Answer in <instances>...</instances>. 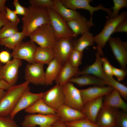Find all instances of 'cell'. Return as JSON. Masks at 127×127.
<instances>
[{
    "label": "cell",
    "instance_id": "ffe728a7",
    "mask_svg": "<svg viewBox=\"0 0 127 127\" xmlns=\"http://www.w3.org/2000/svg\"><path fill=\"white\" fill-rule=\"evenodd\" d=\"M103 96L99 97L84 104L81 112L92 122L95 123L99 112L102 107Z\"/></svg>",
    "mask_w": 127,
    "mask_h": 127
},
{
    "label": "cell",
    "instance_id": "83f0119b",
    "mask_svg": "<svg viewBox=\"0 0 127 127\" xmlns=\"http://www.w3.org/2000/svg\"><path fill=\"white\" fill-rule=\"evenodd\" d=\"M62 66L55 58L49 63L45 72L46 85L53 84L57 78Z\"/></svg>",
    "mask_w": 127,
    "mask_h": 127
},
{
    "label": "cell",
    "instance_id": "8fae6325",
    "mask_svg": "<svg viewBox=\"0 0 127 127\" xmlns=\"http://www.w3.org/2000/svg\"><path fill=\"white\" fill-rule=\"evenodd\" d=\"M22 64L21 60L14 58L5 65L0 63V75L2 79L11 86L16 82L19 68Z\"/></svg>",
    "mask_w": 127,
    "mask_h": 127
},
{
    "label": "cell",
    "instance_id": "2e32d148",
    "mask_svg": "<svg viewBox=\"0 0 127 127\" xmlns=\"http://www.w3.org/2000/svg\"><path fill=\"white\" fill-rule=\"evenodd\" d=\"M63 4L66 7L70 9L76 10L77 9H82L89 11L90 17H92L93 13L95 11L102 10L107 13L109 11V9L105 8L102 4L96 7L91 6L90 3L92 0H60Z\"/></svg>",
    "mask_w": 127,
    "mask_h": 127
},
{
    "label": "cell",
    "instance_id": "277c9868",
    "mask_svg": "<svg viewBox=\"0 0 127 127\" xmlns=\"http://www.w3.org/2000/svg\"><path fill=\"white\" fill-rule=\"evenodd\" d=\"M29 36L30 40L39 46L45 48H53L56 41L54 31L50 24L40 26Z\"/></svg>",
    "mask_w": 127,
    "mask_h": 127
},
{
    "label": "cell",
    "instance_id": "d6986e66",
    "mask_svg": "<svg viewBox=\"0 0 127 127\" xmlns=\"http://www.w3.org/2000/svg\"><path fill=\"white\" fill-rule=\"evenodd\" d=\"M67 25L76 37L82 35L89 31L90 28L94 26L93 18H90L88 20L84 16H82L77 19L66 22Z\"/></svg>",
    "mask_w": 127,
    "mask_h": 127
},
{
    "label": "cell",
    "instance_id": "7bdbcfd3",
    "mask_svg": "<svg viewBox=\"0 0 127 127\" xmlns=\"http://www.w3.org/2000/svg\"><path fill=\"white\" fill-rule=\"evenodd\" d=\"M123 32L127 33V19H126L119 23L116 27L114 33Z\"/></svg>",
    "mask_w": 127,
    "mask_h": 127
},
{
    "label": "cell",
    "instance_id": "8d00e7d4",
    "mask_svg": "<svg viewBox=\"0 0 127 127\" xmlns=\"http://www.w3.org/2000/svg\"><path fill=\"white\" fill-rule=\"evenodd\" d=\"M116 127H127V111L119 110L116 121Z\"/></svg>",
    "mask_w": 127,
    "mask_h": 127
},
{
    "label": "cell",
    "instance_id": "6da1fadb",
    "mask_svg": "<svg viewBox=\"0 0 127 127\" xmlns=\"http://www.w3.org/2000/svg\"><path fill=\"white\" fill-rule=\"evenodd\" d=\"M22 31L25 37L29 35L40 26L50 24L47 9L30 5L21 19Z\"/></svg>",
    "mask_w": 127,
    "mask_h": 127
},
{
    "label": "cell",
    "instance_id": "7dc6e473",
    "mask_svg": "<svg viewBox=\"0 0 127 127\" xmlns=\"http://www.w3.org/2000/svg\"><path fill=\"white\" fill-rule=\"evenodd\" d=\"M52 127H70L66 125L65 123L60 119L55 122L52 125Z\"/></svg>",
    "mask_w": 127,
    "mask_h": 127
},
{
    "label": "cell",
    "instance_id": "f35d334b",
    "mask_svg": "<svg viewBox=\"0 0 127 127\" xmlns=\"http://www.w3.org/2000/svg\"><path fill=\"white\" fill-rule=\"evenodd\" d=\"M0 127H19L13 119L9 116H0Z\"/></svg>",
    "mask_w": 127,
    "mask_h": 127
},
{
    "label": "cell",
    "instance_id": "b9f144b4",
    "mask_svg": "<svg viewBox=\"0 0 127 127\" xmlns=\"http://www.w3.org/2000/svg\"><path fill=\"white\" fill-rule=\"evenodd\" d=\"M13 5L15 8L14 10L16 14L24 16L25 14L27 8L24 7L20 4L18 0H14L13 3Z\"/></svg>",
    "mask_w": 127,
    "mask_h": 127
},
{
    "label": "cell",
    "instance_id": "60d3db41",
    "mask_svg": "<svg viewBox=\"0 0 127 127\" xmlns=\"http://www.w3.org/2000/svg\"><path fill=\"white\" fill-rule=\"evenodd\" d=\"M112 70L113 75L116 77L118 81H121L125 79L127 75V72L125 70L121 68H116L113 66Z\"/></svg>",
    "mask_w": 127,
    "mask_h": 127
},
{
    "label": "cell",
    "instance_id": "4316f807",
    "mask_svg": "<svg viewBox=\"0 0 127 127\" xmlns=\"http://www.w3.org/2000/svg\"><path fill=\"white\" fill-rule=\"evenodd\" d=\"M29 114L38 113L44 115L56 114V110L48 106L44 101L42 98L37 100L31 106L24 110Z\"/></svg>",
    "mask_w": 127,
    "mask_h": 127
},
{
    "label": "cell",
    "instance_id": "c3c4849f",
    "mask_svg": "<svg viewBox=\"0 0 127 127\" xmlns=\"http://www.w3.org/2000/svg\"><path fill=\"white\" fill-rule=\"evenodd\" d=\"M6 0H0V13L6 12L5 3Z\"/></svg>",
    "mask_w": 127,
    "mask_h": 127
},
{
    "label": "cell",
    "instance_id": "f546056e",
    "mask_svg": "<svg viewBox=\"0 0 127 127\" xmlns=\"http://www.w3.org/2000/svg\"><path fill=\"white\" fill-rule=\"evenodd\" d=\"M25 37L22 31L18 32L9 37L0 40V45L13 50Z\"/></svg>",
    "mask_w": 127,
    "mask_h": 127
},
{
    "label": "cell",
    "instance_id": "e0dca14e",
    "mask_svg": "<svg viewBox=\"0 0 127 127\" xmlns=\"http://www.w3.org/2000/svg\"><path fill=\"white\" fill-rule=\"evenodd\" d=\"M114 89L113 87L109 86H94L86 89H80V91L84 105L89 101L108 94Z\"/></svg>",
    "mask_w": 127,
    "mask_h": 127
},
{
    "label": "cell",
    "instance_id": "5bb4252c",
    "mask_svg": "<svg viewBox=\"0 0 127 127\" xmlns=\"http://www.w3.org/2000/svg\"><path fill=\"white\" fill-rule=\"evenodd\" d=\"M44 92L34 93L31 92L28 87L23 93L14 109L9 115L13 119L16 115L22 110L29 107L38 99L42 98Z\"/></svg>",
    "mask_w": 127,
    "mask_h": 127
},
{
    "label": "cell",
    "instance_id": "52a82bcc",
    "mask_svg": "<svg viewBox=\"0 0 127 127\" xmlns=\"http://www.w3.org/2000/svg\"><path fill=\"white\" fill-rule=\"evenodd\" d=\"M64 96V104L74 109L80 111L84 104L80 90L73 84L68 82L62 86Z\"/></svg>",
    "mask_w": 127,
    "mask_h": 127
},
{
    "label": "cell",
    "instance_id": "4fadbf2b",
    "mask_svg": "<svg viewBox=\"0 0 127 127\" xmlns=\"http://www.w3.org/2000/svg\"><path fill=\"white\" fill-rule=\"evenodd\" d=\"M37 47L35 43L31 40L22 42L13 49L11 56L14 59L26 60L28 63H35L33 57Z\"/></svg>",
    "mask_w": 127,
    "mask_h": 127
},
{
    "label": "cell",
    "instance_id": "ba28073f",
    "mask_svg": "<svg viewBox=\"0 0 127 127\" xmlns=\"http://www.w3.org/2000/svg\"><path fill=\"white\" fill-rule=\"evenodd\" d=\"M108 42L121 68L126 71L127 64V42L122 41L118 37H111Z\"/></svg>",
    "mask_w": 127,
    "mask_h": 127
},
{
    "label": "cell",
    "instance_id": "cb8c5ba5",
    "mask_svg": "<svg viewBox=\"0 0 127 127\" xmlns=\"http://www.w3.org/2000/svg\"><path fill=\"white\" fill-rule=\"evenodd\" d=\"M79 71L78 67H73L68 60L62 66L55 81L56 84L63 86L73 76H75Z\"/></svg>",
    "mask_w": 127,
    "mask_h": 127
},
{
    "label": "cell",
    "instance_id": "7402d4cb",
    "mask_svg": "<svg viewBox=\"0 0 127 127\" xmlns=\"http://www.w3.org/2000/svg\"><path fill=\"white\" fill-rule=\"evenodd\" d=\"M103 105L127 111V104L123 99L119 93L114 88L109 94L105 96Z\"/></svg>",
    "mask_w": 127,
    "mask_h": 127
},
{
    "label": "cell",
    "instance_id": "681fc988",
    "mask_svg": "<svg viewBox=\"0 0 127 127\" xmlns=\"http://www.w3.org/2000/svg\"><path fill=\"white\" fill-rule=\"evenodd\" d=\"M6 92L4 90L0 89V100L4 96Z\"/></svg>",
    "mask_w": 127,
    "mask_h": 127
},
{
    "label": "cell",
    "instance_id": "e575fe53",
    "mask_svg": "<svg viewBox=\"0 0 127 127\" xmlns=\"http://www.w3.org/2000/svg\"><path fill=\"white\" fill-rule=\"evenodd\" d=\"M53 0H30L29 1L30 5L32 6L51 8L54 3Z\"/></svg>",
    "mask_w": 127,
    "mask_h": 127
},
{
    "label": "cell",
    "instance_id": "74e56055",
    "mask_svg": "<svg viewBox=\"0 0 127 127\" xmlns=\"http://www.w3.org/2000/svg\"><path fill=\"white\" fill-rule=\"evenodd\" d=\"M6 16L9 21L12 23L17 26L20 21V19L14 10H11L5 6Z\"/></svg>",
    "mask_w": 127,
    "mask_h": 127
},
{
    "label": "cell",
    "instance_id": "f6af8a7d",
    "mask_svg": "<svg viewBox=\"0 0 127 127\" xmlns=\"http://www.w3.org/2000/svg\"><path fill=\"white\" fill-rule=\"evenodd\" d=\"M6 12L0 13V28L9 22L6 16Z\"/></svg>",
    "mask_w": 127,
    "mask_h": 127
},
{
    "label": "cell",
    "instance_id": "7c38bea8",
    "mask_svg": "<svg viewBox=\"0 0 127 127\" xmlns=\"http://www.w3.org/2000/svg\"><path fill=\"white\" fill-rule=\"evenodd\" d=\"M44 65L43 64L36 62L27 64L25 70L26 81L36 85H45Z\"/></svg>",
    "mask_w": 127,
    "mask_h": 127
},
{
    "label": "cell",
    "instance_id": "7a4b0ae2",
    "mask_svg": "<svg viewBox=\"0 0 127 127\" xmlns=\"http://www.w3.org/2000/svg\"><path fill=\"white\" fill-rule=\"evenodd\" d=\"M29 83L25 81L19 84L11 86L7 90L4 96L0 100V116L9 115Z\"/></svg>",
    "mask_w": 127,
    "mask_h": 127
},
{
    "label": "cell",
    "instance_id": "603a6c76",
    "mask_svg": "<svg viewBox=\"0 0 127 127\" xmlns=\"http://www.w3.org/2000/svg\"><path fill=\"white\" fill-rule=\"evenodd\" d=\"M51 9L59 14L66 22L79 18L82 15L76 10L66 7L60 0H54Z\"/></svg>",
    "mask_w": 127,
    "mask_h": 127
},
{
    "label": "cell",
    "instance_id": "816d5d0a",
    "mask_svg": "<svg viewBox=\"0 0 127 127\" xmlns=\"http://www.w3.org/2000/svg\"></svg>",
    "mask_w": 127,
    "mask_h": 127
},
{
    "label": "cell",
    "instance_id": "ac0fdd59",
    "mask_svg": "<svg viewBox=\"0 0 127 127\" xmlns=\"http://www.w3.org/2000/svg\"><path fill=\"white\" fill-rule=\"evenodd\" d=\"M97 52L95 60L92 64L88 65L79 71L75 77L83 74H89L98 77L104 81L107 79L108 76L104 73L103 70L102 57Z\"/></svg>",
    "mask_w": 127,
    "mask_h": 127
},
{
    "label": "cell",
    "instance_id": "9a60e30c",
    "mask_svg": "<svg viewBox=\"0 0 127 127\" xmlns=\"http://www.w3.org/2000/svg\"><path fill=\"white\" fill-rule=\"evenodd\" d=\"M118 109L103 105L97 116L95 123L98 127H116Z\"/></svg>",
    "mask_w": 127,
    "mask_h": 127
},
{
    "label": "cell",
    "instance_id": "44dd1931",
    "mask_svg": "<svg viewBox=\"0 0 127 127\" xmlns=\"http://www.w3.org/2000/svg\"><path fill=\"white\" fill-rule=\"evenodd\" d=\"M56 114L65 123L74 121L86 117L80 111L64 104L56 111Z\"/></svg>",
    "mask_w": 127,
    "mask_h": 127
},
{
    "label": "cell",
    "instance_id": "8992f818",
    "mask_svg": "<svg viewBox=\"0 0 127 127\" xmlns=\"http://www.w3.org/2000/svg\"><path fill=\"white\" fill-rule=\"evenodd\" d=\"M59 119L56 114H29L25 116L21 124L23 127H52L53 123Z\"/></svg>",
    "mask_w": 127,
    "mask_h": 127
},
{
    "label": "cell",
    "instance_id": "484cf974",
    "mask_svg": "<svg viewBox=\"0 0 127 127\" xmlns=\"http://www.w3.org/2000/svg\"><path fill=\"white\" fill-rule=\"evenodd\" d=\"M33 58L35 62L48 65L54 58L53 48L37 46Z\"/></svg>",
    "mask_w": 127,
    "mask_h": 127
},
{
    "label": "cell",
    "instance_id": "4dcf8cb0",
    "mask_svg": "<svg viewBox=\"0 0 127 127\" xmlns=\"http://www.w3.org/2000/svg\"><path fill=\"white\" fill-rule=\"evenodd\" d=\"M106 85L111 86L117 90L123 99L127 100V87L124 84L119 82L113 78L109 76L107 79L104 81Z\"/></svg>",
    "mask_w": 127,
    "mask_h": 127
},
{
    "label": "cell",
    "instance_id": "d6a6232c",
    "mask_svg": "<svg viewBox=\"0 0 127 127\" xmlns=\"http://www.w3.org/2000/svg\"><path fill=\"white\" fill-rule=\"evenodd\" d=\"M65 123L70 127H98L86 117L77 120Z\"/></svg>",
    "mask_w": 127,
    "mask_h": 127
},
{
    "label": "cell",
    "instance_id": "ab89813d",
    "mask_svg": "<svg viewBox=\"0 0 127 127\" xmlns=\"http://www.w3.org/2000/svg\"><path fill=\"white\" fill-rule=\"evenodd\" d=\"M102 68L104 72L108 76H112V66L111 65L107 58L106 57H102Z\"/></svg>",
    "mask_w": 127,
    "mask_h": 127
},
{
    "label": "cell",
    "instance_id": "9c48e42d",
    "mask_svg": "<svg viewBox=\"0 0 127 127\" xmlns=\"http://www.w3.org/2000/svg\"><path fill=\"white\" fill-rule=\"evenodd\" d=\"M42 99L48 106L56 110L64 104V96L62 86L56 84L44 92Z\"/></svg>",
    "mask_w": 127,
    "mask_h": 127
},
{
    "label": "cell",
    "instance_id": "ee69618b",
    "mask_svg": "<svg viewBox=\"0 0 127 127\" xmlns=\"http://www.w3.org/2000/svg\"><path fill=\"white\" fill-rule=\"evenodd\" d=\"M11 56L8 52L2 51L0 52V63H7L10 61Z\"/></svg>",
    "mask_w": 127,
    "mask_h": 127
},
{
    "label": "cell",
    "instance_id": "f1b7e54d",
    "mask_svg": "<svg viewBox=\"0 0 127 127\" xmlns=\"http://www.w3.org/2000/svg\"><path fill=\"white\" fill-rule=\"evenodd\" d=\"M94 37L88 31L82 35L81 36L74 42V49L83 52L86 48L94 44Z\"/></svg>",
    "mask_w": 127,
    "mask_h": 127
},
{
    "label": "cell",
    "instance_id": "bcb514c9",
    "mask_svg": "<svg viewBox=\"0 0 127 127\" xmlns=\"http://www.w3.org/2000/svg\"><path fill=\"white\" fill-rule=\"evenodd\" d=\"M11 86L4 79H0V89L7 90Z\"/></svg>",
    "mask_w": 127,
    "mask_h": 127
},
{
    "label": "cell",
    "instance_id": "5b68a950",
    "mask_svg": "<svg viewBox=\"0 0 127 127\" xmlns=\"http://www.w3.org/2000/svg\"><path fill=\"white\" fill-rule=\"evenodd\" d=\"M47 9L50 24L54 31L56 40L62 38L72 39L76 37L64 20L51 8Z\"/></svg>",
    "mask_w": 127,
    "mask_h": 127
},
{
    "label": "cell",
    "instance_id": "30bf717a",
    "mask_svg": "<svg viewBox=\"0 0 127 127\" xmlns=\"http://www.w3.org/2000/svg\"><path fill=\"white\" fill-rule=\"evenodd\" d=\"M74 41L72 39L62 38L56 40L53 48L54 58L62 66L68 60L74 49Z\"/></svg>",
    "mask_w": 127,
    "mask_h": 127
},
{
    "label": "cell",
    "instance_id": "f907efd6",
    "mask_svg": "<svg viewBox=\"0 0 127 127\" xmlns=\"http://www.w3.org/2000/svg\"><path fill=\"white\" fill-rule=\"evenodd\" d=\"M2 79V78L1 75H0V79Z\"/></svg>",
    "mask_w": 127,
    "mask_h": 127
},
{
    "label": "cell",
    "instance_id": "d4e9b609",
    "mask_svg": "<svg viewBox=\"0 0 127 127\" xmlns=\"http://www.w3.org/2000/svg\"><path fill=\"white\" fill-rule=\"evenodd\" d=\"M71 78L68 82L76 84L81 87L88 85L104 86L106 85L102 80L93 75L89 74H83Z\"/></svg>",
    "mask_w": 127,
    "mask_h": 127
},
{
    "label": "cell",
    "instance_id": "3957f363",
    "mask_svg": "<svg viewBox=\"0 0 127 127\" xmlns=\"http://www.w3.org/2000/svg\"><path fill=\"white\" fill-rule=\"evenodd\" d=\"M127 12H122L117 17L110 18L106 20L102 31L94 37V42L97 44L96 48L100 56H103V48L113 33L118 24L122 21L127 19Z\"/></svg>",
    "mask_w": 127,
    "mask_h": 127
},
{
    "label": "cell",
    "instance_id": "1f68e13d",
    "mask_svg": "<svg viewBox=\"0 0 127 127\" xmlns=\"http://www.w3.org/2000/svg\"><path fill=\"white\" fill-rule=\"evenodd\" d=\"M18 32L17 26L9 22L0 29V40L9 37Z\"/></svg>",
    "mask_w": 127,
    "mask_h": 127
},
{
    "label": "cell",
    "instance_id": "836d02e7",
    "mask_svg": "<svg viewBox=\"0 0 127 127\" xmlns=\"http://www.w3.org/2000/svg\"><path fill=\"white\" fill-rule=\"evenodd\" d=\"M83 52L74 49L70 54L68 60L73 67H78L82 63Z\"/></svg>",
    "mask_w": 127,
    "mask_h": 127
},
{
    "label": "cell",
    "instance_id": "d590c367",
    "mask_svg": "<svg viewBox=\"0 0 127 127\" xmlns=\"http://www.w3.org/2000/svg\"><path fill=\"white\" fill-rule=\"evenodd\" d=\"M114 6L112 8V10L111 16L110 18H114L119 15L120 10L123 8L127 6V0H113Z\"/></svg>",
    "mask_w": 127,
    "mask_h": 127
}]
</instances>
